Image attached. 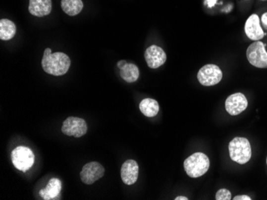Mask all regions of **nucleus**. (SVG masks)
Instances as JSON below:
<instances>
[{
  "label": "nucleus",
  "mask_w": 267,
  "mask_h": 200,
  "mask_svg": "<svg viewBox=\"0 0 267 200\" xmlns=\"http://www.w3.org/2000/svg\"><path fill=\"white\" fill-rule=\"evenodd\" d=\"M139 110L147 118H153L159 114L160 105L155 99L145 98L139 104Z\"/></svg>",
  "instance_id": "2eb2a0df"
},
{
  "label": "nucleus",
  "mask_w": 267,
  "mask_h": 200,
  "mask_svg": "<svg viewBox=\"0 0 267 200\" xmlns=\"http://www.w3.org/2000/svg\"></svg>",
  "instance_id": "a878e982"
},
{
  "label": "nucleus",
  "mask_w": 267,
  "mask_h": 200,
  "mask_svg": "<svg viewBox=\"0 0 267 200\" xmlns=\"http://www.w3.org/2000/svg\"><path fill=\"white\" fill-rule=\"evenodd\" d=\"M175 200H188V199L185 196H178L176 198L174 199Z\"/></svg>",
  "instance_id": "b1692460"
},
{
  "label": "nucleus",
  "mask_w": 267,
  "mask_h": 200,
  "mask_svg": "<svg viewBox=\"0 0 267 200\" xmlns=\"http://www.w3.org/2000/svg\"><path fill=\"white\" fill-rule=\"evenodd\" d=\"M71 66V59L62 52H56L42 59V67L47 74L54 76H62L67 73Z\"/></svg>",
  "instance_id": "f257e3e1"
},
{
  "label": "nucleus",
  "mask_w": 267,
  "mask_h": 200,
  "mask_svg": "<svg viewBox=\"0 0 267 200\" xmlns=\"http://www.w3.org/2000/svg\"><path fill=\"white\" fill-rule=\"evenodd\" d=\"M145 59L150 68L157 69L166 62V54L160 46L152 45L146 50Z\"/></svg>",
  "instance_id": "9d476101"
},
{
  "label": "nucleus",
  "mask_w": 267,
  "mask_h": 200,
  "mask_svg": "<svg viewBox=\"0 0 267 200\" xmlns=\"http://www.w3.org/2000/svg\"><path fill=\"white\" fill-rule=\"evenodd\" d=\"M16 27L12 21L9 19L0 20V40L8 41L15 37Z\"/></svg>",
  "instance_id": "f3484780"
},
{
  "label": "nucleus",
  "mask_w": 267,
  "mask_h": 200,
  "mask_svg": "<svg viewBox=\"0 0 267 200\" xmlns=\"http://www.w3.org/2000/svg\"><path fill=\"white\" fill-rule=\"evenodd\" d=\"M51 54H52V50H51L50 48H47V49L44 50V56H48Z\"/></svg>",
  "instance_id": "4be33fe9"
},
{
  "label": "nucleus",
  "mask_w": 267,
  "mask_h": 200,
  "mask_svg": "<svg viewBox=\"0 0 267 200\" xmlns=\"http://www.w3.org/2000/svg\"><path fill=\"white\" fill-rule=\"evenodd\" d=\"M139 75L140 73L138 66L133 63L126 62V64L120 69L121 77L126 82H135L139 79Z\"/></svg>",
  "instance_id": "dca6fc26"
},
{
  "label": "nucleus",
  "mask_w": 267,
  "mask_h": 200,
  "mask_svg": "<svg viewBox=\"0 0 267 200\" xmlns=\"http://www.w3.org/2000/svg\"><path fill=\"white\" fill-rule=\"evenodd\" d=\"M229 152L232 160L239 164L247 163L251 160L252 155L251 144L244 137H235L230 141Z\"/></svg>",
  "instance_id": "7ed1b4c3"
},
{
  "label": "nucleus",
  "mask_w": 267,
  "mask_h": 200,
  "mask_svg": "<svg viewBox=\"0 0 267 200\" xmlns=\"http://www.w3.org/2000/svg\"><path fill=\"white\" fill-rule=\"evenodd\" d=\"M11 161L17 169L26 172L33 166L35 155L28 147H17L11 152Z\"/></svg>",
  "instance_id": "20e7f679"
},
{
  "label": "nucleus",
  "mask_w": 267,
  "mask_h": 200,
  "mask_svg": "<svg viewBox=\"0 0 267 200\" xmlns=\"http://www.w3.org/2000/svg\"><path fill=\"white\" fill-rule=\"evenodd\" d=\"M225 105L228 114L232 116H237L247 110L248 101L244 94H242V93H236L226 98Z\"/></svg>",
  "instance_id": "1a4fd4ad"
},
{
  "label": "nucleus",
  "mask_w": 267,
  "mask_h": 200,
  "mask_svg": "<svg viewBox=\"0 0 267 200\" xmlns=\"http://www.w3.org/2000/svg\"><path fill=\"white\" fill-rule=\"evenodd\" d=\"M234 200H251V197L248 196H237L233 199Z\"/></svg>",
  "instance_id": "412c9836"
},
{
  "label": "nucleus",
  "mask_w": 267,
  "mask_h": 200,
  "mask_svg": "<svg viewBox=\"0 0 267 200\" xmlns=\"http://www.w3.org/2000/svg\"><path fill=\"white\" fill-rule=\"evenodd\" d=\"M198 80L204 86L215 85L222 79V71L218 66L214 64H207L199 70Z\"/></svg>",
  "instance_id": "423d86ee"
},
{
  "label": "nucleus",
  "mask_w": 267,
  "mask_h": 200,
  "mask_svg": "<svg viewBox=\"0 0 267 200\" xmlns=\"http://www.w3.org/2000/svg\"><path fill=\"white\" fill-rule=\"evenodd\" d=\"M52 0H29L28 10L36 17H44L52 12Z\"/></svg>",
  "instance_id": "ddd939ff"
},
{
  "label": "nucleus",
  "mask_w": 267,
  "mask_h": 200,
  "mask_svg": "<svg viewBox=\"0 0 267 200\" xmlns=\"http://www.w3.org/2000/svg\"><path fill=\"white\" fill-rule=\"evenodd\" d=\"M262 1H267V0H262Z\"/></svg>",
  "instance_id": "393cba45"
},
{
  "label": "nucleus",
  "mask_w": 267,
  "mask_h": 200,
  "mask_svg": "<svg viewBox=\"0 0 267 200\" xmlns=\"http://www.w3.org/2000/svg\"><path fill=\"white\" fill-rule=\"evenodd\" d=\"M126 61L122 60L120 61V62H118V67L119 69L122 68V66H124L125 64H126Z\"/></svg>",
  "instance_id": "5701e85b"
},
{
  "label": "nucleus",
  "mask_w": 267,
  "mask_h": 200,
  "mask_svg": "<svg viewBox=\"0 0 267 200\" xmlns=\"http://www.w3.org/2000/svg\"><path fill=\"white\" fill-rule=\"evenodd\" d=\"M210 160L203 153H195L185 160L183 166L187 175L191 178H199L207 173L210 168Z\"/></svg>",
  "instance_id": "f03ea898"
},
{
  "label": "nucleus",
  "mask_w": 267,
  "mask_h": 200,
  "mask_svg": "<svg viewBox=\"0 0 267 200\" xmlns=\"http://www.w3.org/2000/svg\"><path fill=\"white\" fill-rule=\"evenodd\" d=\"M215 200H231V193H230V191L222 188L216 192Z\"/></svg>",
  "instance_id": "6ab92c4d"
},
{
  "label": "nucleus",
  "mask_w": 267,
  "mask_h": 200,
  "mask_svg": "<svg viewBox=\"0 0 267 200\" xmlns=\"http://www.w3.org/2000/svg\"><path fill=\"white\" fill-rule=\"evenodd\" d=\"M139 173V164L136 161L128 160L122 163L121 177L126 185H132L138 180Z\"/></svg>",
  "instance_id": "f8f14e48"
},
{
  "label": "nucleus",
  "mask_w": 267,
  "mask_h": 200,
  "mask_svg": "<svg viewBox=\"0 0 267 200\" xmlns=\"http://www.w3.org/2000/svg\"><path fill=\"white\" fill-rule=\"evenodd\" d=\"M261 22L264 28L267 30V12L264 13L261 18Z\"/></svg>",
  "instance_id": "aec40b11"
},
{
  "label": "nucleus",
  "mask_w": 267,
  "mask_h": 200,
  "mask_svg": "<svg viewBox=\"0 0 267 200\" xmlns=\"http://www.w3.org/2000/svg\"><path fill=\"white\" fill-rule=\"evenodd\" d=\"M247 58L252 66L257 68H267V52L263 41H256L249 45Z\"/></svg>",
  "instance_id": "39448f33"
},
{
  "label": "nucleus",
  "mask_w": 267,
  "mask_h": 200,
  "mask_svg": "<svg viewBox=\"0 0 267 200\" xmlns=\"http://www.w3.org/2000/svg\"><path fill=\"white\" fill-rule=\"evenodd\" d=\"M105 173L104 166L98 162H90L83 166L80 172L82 182L87 185L93 184L101 179Z\"/></svg>",
  "instance_id": "6e6552de"
},
{
  "label": "nucleus",
  "mask_w": 267,
  "mask_h": 200,
  "mask_svg": "<svg viewBox=\"0 0 267 200\" xmlns=\"http://www.w3.org/2000/svg\"><path fill=\"white\" fill-rule=\"evenodd\" d=\"M62 132L66 136H75L79 138L87 133V122L82 118L69 117L62 124Z\"/></svg>",
  "instance_id": "0eeeda50"
},
{
  "label": "nucleus",
  "mask_w": 267,
  "mask_h": 200,
  "mask_svg": "<svg viewBox=\"0 0 267 200\" xmlns=\"http://www.w3.org/2000/svg\"><path fill=\"white\" fill-rule=\"evenodd\" d=\"M62 190V182L57 178H52L44 189L40 191V195L44 200H55Z\"/></svg>",
  "instance_id": "4468645a"
},
{
  "label": "nucleus",
  "mask_w": 267,
  "mask_h": 200,
  "mask_svg": "<svg viewBox=\"0 0 267 200\" xmlns=\"http://www.w3.org/2000/svg\"><path fill=\"white\" fill-rule=\"evenodd\" d=\"M61 6L66 15L75 16L83 10V2L82 0H62Z\"/></svg>",
  "instance_id": "a211bd4d"
},
{
  "label": "nucleus",
  "mask_w": 267,
  "mask_h": 200,
  "mask_svg": "<svg viewBox=\"0 0 267 200\" xmlns=\"http://www.w3.org/2000/svg\"><path fill=\"white\" fill-rule=\"evenodd\" d=\"M245 32L247 37L253 41H259L265 36L260 25L259 15L254 14L249 17L245 24Z\"/></svg>",
  "instance_id": "9b49d317"
}]
</instances>
